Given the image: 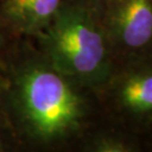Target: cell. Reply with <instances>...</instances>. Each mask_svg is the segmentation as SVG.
<instances>
[{"label": "cell", "mask_w": 152, "mask_h": 152, "mask_svg": "<svg viewBox=\"0 0 152 152\" xmlns=\"http://www.w3.org/2000/svg\"><path fill=\"white\" fill-rule=\"evenodd\" d=\"M0 64V106L23 152H76L102 118L95 91L54 66L32 38H14Z\"/></svg>", "instance_id": "1"}, {"label": "cell", "mask_w": 152, "mask_h": 152, "mask_svg": "<svg viewBox=\"0 0 152 152\" xmlns=\"http://www.w3.org/2000/svg\"><path fill=\"white\" fill-rule=\"evenodd\" d=\"M33 41L54 66L92 90L116 63L99 12L71 0H63L53 20Z\"/></svg>", "instance_id": "2"}, {"label": "cell", "mask_w": 152, "mask_h": 152, "mask_svg": "<svg viewBox=\"0 0 152 152\" xmlns=\"http://www.w3.org/2000/svg\"><path fill=\"white\" fill-rule=\"evenodd\" d=\"M94 91L102 118L144 140L152 132V55L116 62Z\"/></svg>", "instance_id": "3"}, {"label": "cell", "mask_w": 152, "mask_h": 152, "mask_svg": "<svg viewBox=\"0 0 152 152\" xmlns=\"http://www.w3.org/2000/svg\"><path fill=\"white\" fill-rule=\"evenodd\" d=\"M100 19L116 62L152 55V0H108Z\"/></svg>", "instance_id": "4"}, {"label": "cell", "mask_w": 152, "mask_h": 152, "mask_svg": "<svg viewBox=\"0 0 152 152\" xmlns=\"http://www.w3.org/2000/svg\"><path fill=\"white\" fill-rule=\"evenodd\" d=\"M63 0H0V31L14 38L37 37L53 20Z\"/></svg>", "instance_id": "5"}, {"label": "cell", "mask_w": 152, "mask_h": 152, "mask_svg": "<svg viewBox=\"0 0 152 152\" xmlns=\"http://www.w3.org/2000/svg\"><path fill=\"white\" fill-rule=\"evenodd\" d=\"M76 152H147L144 137L100 118L82 137Z\"/></svg>", "instance_id": "6"}, {"label": "cell", "mask_w": 152, "mask_h": 152, "mask_svg": "<svg viewBox=\"0 0 152 152\" xmlns=\"http://www.w3.org/2000/svg\"><path fill=\"white\" fill-rule=\"evenodd\" d=\"M0 152H23L22 144L18 141L1 106H0Z\"/></svg>", "instance_id": "7"}, {"label": "cell", "mask_w": 152, "mask_h": 152, "mask_svg": "<svg viewBox=\"0 0 152 152\" xmlns=\"http://www.w3.org/2000/svg\"><path fill=\"white\" fill-rule=\"evenodd\" d=\"M71 1H75L77 4H80V5L86 6L90 9H94L97 12H99V15H100V11L103 9V7L106 5V2L108 0H71Z\"/></svg>", "instance_id": "8"}, {"label": "cell", "mask_w": 152, "mask_h": 152, "mask_svg": "<svg viewBox=\"0 0 152 152\" xmlns=\"http://www.w3.org/2000/svg\"><path fill=\"white\" fill-rule=\"evenodd\" d=\"M12 39H14V37H11L8 34H6L5 32L0 31V55L5 52V50L12 42Z\"/></svg>", "instance_id": "9"}, {"label": "cell", "mask_w": 152, "mask_h": 152, "mask_svg": "<svg viewBox=\"0 0 152 152\" xmlns=\"http://www.w3.org/2000/svg\"><path fill=\"white\" fill-rule=\"evenodd\" d=\"M5 86H6L5 75H4V71H2V68H1V64H0V98H1L2 92L5 90Z\"/></svg>", "instance_id": "10"}, {"label": "cell", "mask_w": 152, "mask_h": 152, "mask_svg": "<svg viewBox=\"0 0 152 152\" xmlns=\"http://www.w3.org/2000/svg\"><path fill=\"white\" fill-rule=\"evenodd\" d=\"M145 149L147 152H152V132L145 136Z\"/></svg>", "instance_id": "11"}]
</instances>
